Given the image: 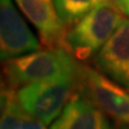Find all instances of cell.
<instances>
[{"mask_svg": "<svg viewBox=\"0 0 129 129\" xmlns=\"http://www.w3.org/2000/svg\"><path fill=\"white\" fill-rule=\"evenodd\" d=\"M80 63L63 47L46 48L4 61L3 83L18 88L37 83L78 80Z\"/></svg>", "mask_w": 129, "mask_h": 129, "instance_id": "obj_1", "label": "cell"}, {"mask_svg": "<svg viewBox=\"0 0 129 129\" xmlns=\"http://www.w3.org/2000/svg\"><path fill=\"white\" fill-rule=\"evenodd\" d=\"M123 19L124 12L118 6L99 3L67 30L64 48L78 61L94 57Z\"/></svg>", "mask_w": 129, "mask_h": 129, "instance_id": "obj_2", "label": "cell"}, {"mask_svg": "<svg viewBox=\"0 0 129 129\" xmlns=\"http://www.w3.org/2000/svg\"><path fill=\"white\" fill-rule=\"evenodd\" d=\"M78 91L116 123L129 124V90L97 68L80 64Z\"/></svg>", "mask_w": 129, "mask_h": 129, "instance_id": "obj_3", "label": "cell"}, {"mask_svg": "<svg viewBox=\"0 0 129 129\" xmlns=\"http://www.w3.org/2000/svg\"><path fill=\"white\" fill-rule=\"evenodd\" d=\"M78 92V80H57L26 85L17 90V98L29 115L49 125Z\"/></svg>", "mask_w": 129, "mask_h": 129, "instance_id": "obj_4", "label": "cell"}, {"mask_svg": "<svg viewBox=\"0 0 129 129\" xmlns=\"http://www.w3.org/2000/svg\"><path fill=\"white\" fill-rule=\"evenodd\" d=\"M38 40L28 26L12 0H0V55L7 61L41 49Z\"/></svg>", "mask_w": 129, "mask_h": 129, "instance_id": "obj_5", "label": "cell"}, {"mask_svg": "<svg viewBox=\"0 0 129 129\" xmlns=\"http://www.w3.org/2000/svg\"><path fill=\"white\" fill-rule=\"evenodd\" d=\"M101 73L129 90V18L118 28L93 57Z\"/></svg>", "mask_w": 129, "mask_h": 129, "instance_id": "obj_6", "label": "cell"}, {"mask_svg": "<svg viewBox=\"0 0 129 129\" xmlns=\"http://www.w3.org/2000/svg\"><path fill=\"white\" fill-rule=\"evenodd\" d=\"M19 10L38 32L46 48H64L67 29L57 16L53 0H14Z\"/></svg>", "mask_w": 129, "mask_h": 129, "instance_id": "obj_7", "label": "cell"}, {"mask_svg": "<svg viewBox=\"0 0 129 129\" xmlns=\"http://www.w3.org/2000/svg\"><path fill=\"white\" fill-rule=\"evenodd\" d=\"M105 114L81 93L77 92L66 104L49 129H111Z\"/></svg>", "mask_w": 129, "mask_h": 129, "instance_id": "obj_8", "label": "cell"}, {"mask_svg": "<svg viewBox=\"0 0 129 129\" xmlns=\"http://www.w3.org/2000/svg\"><path fill=\"white\" fill-rule=\"evenodd\" d=\"M24 110L18 98L17 90L1 83V123L0 129H22Z\"/></svg>", "mask_w": 129, "mask_h": 129, "instance_id": "obj_9", "label": "cell"}, {"mask_svg": "<svg viewBox=\"0 0 129 129\" xmlns=\"http://www.w3.org/2000/svg\"><path fill=\"white\" fill-rule=\"evenodd\" d=\"M57 16L68 30L97 5V0H53Z\"/></svg>", "mask_w": 129, "mask_h": 129, "instance_id": "obj_10", "label": "cell"}, {"mask_svg": "<svg viewBox=\"0 0 129 129\" xmlns=\"http://www.w3.org/2000/svg\"><path fill=\"white\" fill-rule=\"evenodd\" d=\"M22 129H47V124L26 112L24 116Z\"/></svg>", "mask_w": 129, "mask_h": 129, "instance_id": "obj_11", "label": "cell"}, {"mask_svg": "<svg viewBox=\"0 0 129 129\" xmlns=\"http://www.w3.org/2000/svg\"><path fill=\"white\" fill-rule=\"evenodd\" d=\"M99 3H106V4L115 5V6H118V7L122 10V4H123V0H97V4H99Z\"/></svg>", "mask_w": 129, "mask_h": 129, "instance_id": "obj_12", "label": "cell"}, {"mask_svg": "<svg viewBox=\"0 0 129 129\" xmlns=\"http://www.w3.org/2000/svg\"><path fill=\"white\" fill-rule=\"evenodd\" d=\"M122 11L124 12V14H127L129 17V0H123L122 4Z\"/></svg>", "mask_w": 129, "mask_h": 129, "instance_id": "obj_13", "label": "cell"}, {"mask_svg": "<svg viewBox=\"0 0 129 129\" xmlns=\"http://www.w3.org/2000/svg\"><path fill=\"white\" fill-rule=\"evenodd\" d=\"M111 129H129V124H123V123H117L116 127H112Z\"/></svg>", "mask_w": 129, "mask_h": 129, "instance_id": "obj_14", "label": "cell"}]
</instances>
